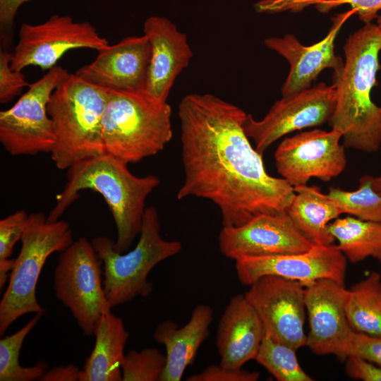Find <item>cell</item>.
Wrapping results in <instances>:
<instances>
[{
    "mask_svg": "<svg viewBox=\"0 0 381 381\" xmlns=\"http://www.w3.org/2000/svg\"><path fill=\"white\" fill-rule=\"evenodd\" d=\"M178 114L184 173L179 200L211 201L220 210L223 227L286 212L294 188L266 171L262 155L244 131L242 109L212 94L191 93L180 102Z\"/></svg>",
    "mask_w": 381,
    "mask_h": 381,
    "instance_id": "obj_1",
    "label": "cell"
},
{
    "mask_svg": "<svg viewBox=\"0 0 381 381\" xmlns=\"http://www.w3.org/2000/svg\"><path fill=\"white\" fill-rule=\"evenodd\" d=\"M381 28L372 23L350 35L344 47L342 69L333 73L335 107L329 120L343 145L366 152L381 145V107L370 97L379 70Z\"/></svg>",
    "mask_w": 381,
    "mask_h": 381,
    "instance_id": "obj_2",
    "label": "cell"
},
{
    "mask_svg": "<svg viewBox=\"0 0 381 381\" xmlns=\"http://www.w3.org/2000/svg\"><path fill=\"white\" fill-rule=\"evenodd\" d=\"M159 183V179L153 174L134 175L128 164L109 154L91 157L67 169L66 183L47 220H59L78 198L80 191L87 189L97 192L114 218L117 234L115 249L125 253L140 233L145 200Z\"/></svg>",
    "mask_w": 381,
    "mask_h": 381,
    "instance_id": "obj_3",
    "label": "cell"
},
{
    "mask_svg": "<svg viewBox=\"0 0 381 381\" xmlns=\"http://www.w3.org/2000/svg\"><path fill=\"white\" fill-rule=\"evenodd\" d=\"M110 90L70 73L54 90L47 104L56 143L51 157L59 169L105 154L102 121Z\"/></svg>",
    "mask_w": 381,
    "mask_h": 381,
    "instance_id": "obj_4",
    "label": "cell"
},
{
    "mask_svg": "<svg viewBox=\"0 0 381 381\" xmlns=\"http://www.w3.org/2000/svg\"><path fill=\"white\" fill-rule=\"evenodd\" d=\"M171 116L167 102L110 90L102 121L105 153L128 164L157 155L172 138Z\"/></svg>",
    "mask_w": 381,
    "mask_h": 381,
    "instance_id": "obj_5",
    "label": "cell"
},
{
    "mask_svg": "<svg viewBox=\"0 0 381 381\" xmlns=\"http://www.w3.org/2000/svg\"><path fill=\"white\" fill-rule=\"evenodd\" d=\"M91 242L102 260L103 288L111 308L137 296L147 298L152 290L147 280L150 271L182 249L181 242L162 237L158 212L153 206L145 210L139 240L131 250L116 251L115 241L106 236H96Z\"/></svg>",
    "mask_w": 381,
    "mask_h": 381,
    "instance_id": "obj_6",
    "label": "cell"
},
{
    "mask_svg": "<svg viewBox=\"0 0 381 381\" xmlns=\"http://www.w3.org/2000/svg\"><path fill=\"white\" fill-rule=\"evenodd\" d=\"M8 286L0 302V335L19 318L28 313L44 315L37 301L36 288L42 267L50 255L61 252L73 242L68 222H48L42 212L29 214Z\"/></svg>",
    "mask_w": 381,
    "mask_h": 381,
    "instance_id": "obj_7",
    "label": "cell"
},
{
    "mask_svg": "<svg viewBox=\"0 0 381 381\" xmlns=\"http://www.w3.org/2000/svg\"><path fill=\"white\" fill-rule=\"evenodd\" d=\"M60 253L54 272V291L83 334L91 336L102 315L111 309L102 282V260L85 237Z\"/></svg>",
    "mask_w": 381,
    "mask_h": 381,
    "instance_id": "obj_8",
    "label": "cell"
},
{
    "mask_svg": "<svg viewBox=\"0 0 381 381\" xmlns=\"http://www.w3.org/2000/svg\"><path fill=\"white\" fill-rule=\"evenodd\" d=\"M69 73L56 66L28 90L11 108L0 112V142L11 155L51 153L56 143L47 104L54 90Z\"/></svg>",
    "mask_w": 381,
    "mask_h": 381,
    "instance_id": "obj_9",
    "label": "cell"
},
{
    "mask_svg": "<svg viewBox=\"0 0 381 381\" xmlns=\"http://www.w3.org/2000/svg\"><path fill=\"white\" fill-rule=\"evenodd\" d=\"M109 45L90 23L74 22L68 16L55 14L40 24L21 25L18 42L11 52L10 67L20 71L30 66L49 70L69 50L99 52Z\"/></svg>",
    "mask_w": 381,
    "mask_h": 381,
    "instance_id": "obj_10",
    "label": "cell"
},
{
    "mask_svg": "<svg viewBox=\"0 0 381 381\" xmlns=\"http://www.w3.org/2000/svg\"><path fill=\"white\" fill-rule=\"evenodd\" d=\"M335 88L324 83L276 101L261 120L247 114L244 131L263 155L275 141L291 132L329 121L335 107Z\"/></svg>",
    "mask_w": 381,
    "mask_h": 381,
    "instance_id": "obj_11",
    "label": "cell"
},
{
    "mask_svg": "<svg viewBox=\"0 0 381 381\" xmlns=\"http://www.w3.org/2000/svg\"><path fill=\"white\" fill-rule=\"evenodd\" d=\"M341 133L332 129H313L284 138L274 153L282 178L294 187L306 186L311 178L328 181L345 169V147Z\"/></svg>",
    "mask_w": 381,
    "mask_h": 381,
    "instance_id": "obj_12",
    "label": "cell"
},
{
    "mask_svg": "<svg viewBox=\"0 0 381 381\" xmlns=\"http://www.w3.org/2000/svg\"><path fill=\"white\" fill-rule=\"evenodd\" d=\"M244 294L259 315L265 334L298 350L306 346L305 286L274 275H265Z\"/></svg>",
    "mask_w": 381,
    "mask_h": 381,
    "instance_id": "obj_13",
    "label": "cell"
},
{
    "mask_svg": "<svg viewBox=\"0 0 381 381\" xmlns=\"http://www.w3.org/2000/svg\"><path fill=\"white\" fill-rule=\"evenodd\" d=\"M235 262L237 277L244 285L265 275L297 281L305 286L324 279L345 284L347 259L334 244L315 245L298 253L245 257Z\"/></svg>",
    "mask_w": 381,
    "mask_h": 381,
    "instance_id": "obj_14",
    "label": "cell"
},
{
    "mask_svg": "<svg viewBox=\"0 0 381 381\" xmlns=\"http://www.w3.org/2000/svg\"><path fill=\"white\" fill-rule=\"evenodd\" d=\"M218 245L221 253L234 260L302 253L315 246L298 230L286 212L261 214L241 226L222 227Z\"/></svg>",
    "mask_w": 381,
    "mask_h": 381,
    "instance_id": "obj_15",
    "label": "cell"
},
{
    "mask_svg": "<svg viewBox=\"0 0 381 381\" xmlns=\"http://www.w3.org/2000/svg\"><path fill=\"white\" fill-rule=\"evenodd\" d=\"M345 284L319 279L305 286V302L310 331L306 346L315 354L339 358L353 331L347 319Z\"/></svg>",
    "mask_w": 381,
    "mask_h": 381,
    "instance_id": "obj_16",
    "label": "cell"
},
{
    "mask_svg": "<svg viewBox=\"0 0 381 381\" xmlns=\"http://www.w3.org/2000/svg\"><path fill=\"white\" fill-rule=\"evenodd\" d=\"M150 54L146 35L126 37L99 51L94 61L75 73L110 90L144 93Z\"/></svg>",
    "mask_w": 381,
    "mask_h": 381,
    "instance_id": "obj_17",
    "label": "cell"
},
{
    "mask_svg": "<svg viewBox=\"0 0 381 381\" xmlns=\"http://www.w3.org/2000/svg\"><path fill=\"white\" fill-rule=\"evenodd\" d=\"M355 11L336 16L332 26L321 41L311 45L303 46L293 35L283 37H269L264 43L269 49L284 57L290 65L289 73L282 88V97L288 96L310 87L312 82L325 68H332L333 73L343 68L344 61L334 52L336 37L344 22Z\"/></svg>",
    "mask_w": 381,
    "mask_h": 381,
    "instance_id": "obj_18",
    "label": "cell"
},
{
    "mask_svg": "<svg viewBox=\"0 0 381 381\" xmlns=\"http://www.w3.org/2000/svg\"><path fill=\"white\" fill-rule=\"evenodd\" d=\"M143 32L151 48L144 94L167 102L176 78L188 66L193 53L186 34L166 18L149 17L144 23Z\"/></svg>",
    "mask_w": 381,
    "mask_h": 381,
    "instance_id": "obj_19",
    "label": "cell"
},
{
    "mask_svg": "<svg viewBox=\"0 0 381 381\" xmlns=\"http://www.w3.org/2000/svg\"><path fill=\"white\" fill-rule=\"evenodd\" d=\"M265 335L262 322L244 294L234 295L229 299L217 328L219 365L226 368H241L255 358Z\"/></svg>",
    "mask_w": 381,
    "mask_h": 381,
    "instance_id": "obj_20",
    "label": "cell"
},
{
    "mask_svg": "<svg viewBox=\"0 0 381 381\" xmlns=\"http://www.w3.org/2000/svg\"><path fill=\"white\" fill-rule=\"evenodd\" d=\"M213 319V310L207 304H198L192 311L188 322L179 327L171 320L159 322L154 339L166 349V365L159 381H180L188 365L207 338Z\"/></svg>",
    "mask_w": 381,
    "mask_h": 381,
    "instance_id": "obj_21",
    "label": "cell"
},
{
    "mask_svg": "<svg viewBox=\"0 0 381 381\" xmlns=\"http://www.w3.org/2000/svg\"><path fill=\"white\" fill-rule=\"evenodd\" d=\"M95 346L80 370L78 381H122L121 366L129 334L122 318L104 313L94 332Z\"/></svg>",
    "mask_w": 381,
    "mask_h": 381,
    "instance_id": "obj_22",
    "label": "cell"
},
{
    "mask_svg": "<svg viewBox=\"0 0 381 381\" xmlns=\"http://www.w3.org/2000/svg\"><path fill=\"white\" fill-rule=\"evenodd\" d=\"M294 191L286 212L295 226L314 245L333 244L328 225L343 214L335 201L315 186L294 187Z\"/></svg>",
    "mask_w": 381,
    "mask_h": 381,
    "instance_id": "obj_23",
    "label": "cell"
},
{
    "mask_svg": "<svg viewBox=\"0 0 381 381\" xmlns=\"http://www.w3.org/2000/svg\"><path fill=\"white\" fill-rule=\"evenodd\" d=\"M328 229L338 241L337 248L351 262L372 258L381 264V222L349 216L337 218Z\"/></svg>",
    "mask_w": 381,
    "mask_h": 381,
    "instance_id": "obj_24",
    "label": "cell"
},
{
    "mask_svg": "<svg viewBox=\"0 0 381 381\" xmlns=\"http://www.w3.org/2000/svg\"><path fill=\"white\" fill-rule=\"evenodd\" d=\"M345 309L351 329L381 336V275L372 272L347 289Z\"/></svg>",
    "mask_w": 381,
    "mask_h": 381,
    "instance_id": "obj_25",
    "label": "cell"
},
{
    "mask_svg": "<svg viewBox=\"0 0 381 381\" xmlns=\"http://www.w3.org/2000/svg\"><path fill=\"white\" fill-rule=\"evenodd\" d=\"M42 316V314H35L20 329L0 339V381L40 380L48 370L49 365L44 361L30 367H23L19 363L23 343Z\"/></svg>",
    "mask_w": 381,
    "mask_h": 381,
    "instance_id": "obj_26",
    "label": "cell"
},
{
    "mask_svg": "<svg viewBox=\"0 0 381 381\" xmlns=\"http://www.w3.org/2000/svg\"><path fill=\"white\" fill-rule=\"evenodd\" d=\"M296 351L265 334L255 360L278 381L314 380L301 366Z\"/></svg>",
    "mask_w": 381,
    "mask_h": 381,
    "instance_id": "obj_27",
    "label": "cell"
},
{
    "mask_svg": "<svg viewBox=\"0 0 381 381\" xmlns=\"http://www.w3.org/2000/svg\"><path fill=\"white\" fill-rule=\"evenodd\" d=\"M328 195L343 214L363 220L381 222V195L373 188L369 175L363 176L359 179V186L355 190L332 188Z\"/></svg>",
    "mask_w": 381,
    "mask_h": 381,
    "instance_id": "obj_28",
    "label": "cell"
},
{
    "mask_svg": "<svg viewBox=\"0 0 381 381\" xmlns=\"http://www.w3.org/2000/svg\"><path fill=\"white\" fill-rule=\"evenodd\" d=\"M166 361V355L155 347L131 350L121 366L122 381H159Z\"/></svg>",
    "mask_w": 381,
    "mask_h": 381,
    "instance_id": "obj_29",
    "label": "cell"
},
{
    "mask_svg": "<svg viewBox=\"0 0 381 381\" xmlns=\"http://www.w3.org/2000/svg\"><path fill=\"white\" fill-rule=\"evenodd\" d=\"M29 214L24 210H18L0 221V262L8 260L15 244L23 236Z\"/></svg>",
    "mask_w": 381,
    "mask_h": 381,
    "instance_id": "obj_30",
    "label": "cell"
},
{
    "mask_svg": "<svg viewBox=\"0 0 381 381\" xmlns=\"http://www.w3.org/2000/svg\"><path fill=\"white\" fill-rule=\"evenodd\" d=\"M356 356L381 366V336H373L353 331L339 356L345 359Z\"/></svg>",
    "mask_w": 381,
    "mask_h": 381,
    "instance_id": "obj_31",
    "label": "cell"
},
{
    "mask_svg": "<svg viewBox=\"0 0 381 381\" xmlns=\"http://www.w3.org/2000/svg\"><path fill=\"white\" fill-rule=\"evenodd\" d=\"M11 52L0 50V103L6 104L19 95L24 87L30 83L20 71L12 70L10 67Z\"/></svg>",
    "mask_w": 381,
    "mask_h": 381,
    "instance_id": "obj_32",
    "label": "cell"
},
{
    "mask_svg": "<svg viewBox=\"0 0 381 381\" xmlns=\"http://www.w3.org/2000/svg\"><path fill=\"white\" fill-rule=\"evenodd\" d=\"M260 374L241 368H226L220 365H211L201 372L188 377L187 381H256Z\"/></svg>",
    "mask_w": 381,
    "mask_h": 381,
    "instance_id": "obj_33",
    "label": "cell"
},
{
    "mask_svg": "<svg viewBox=\"0 0 381 381\" xmlns=\"http://www.w3.org/2000/svg\"><path fill=\"white\" fill-rule=\"evenodd\" d=\"M343 4L349 5L365 24L377 18V13L381 11V0H319L316 8L320 12L326 13Z\"/></svg>",
    "mask_w": 381,
    "mask_h": 381,
    "instance_id": "obj_34",
    "label": "cell"
},
{
    "mask_svg": "<svg viewBox=\"0 0 381 381\" xmlns=\"http://www.w3.org/2000/svg\"><path fill=\"white\" fill-rule=\"evenodd\" d=\"M30 0H0V36L3 49L12 44L15 19L20 7Z\"/></svg>",
    "mask_w": 381,
    "mask_h": 381,
    "instance_id": "obj_35",
    "label": "cell"
},
{
    "mask_svg": "<svg viewBox=\"0 0 381 381\" xmlns=\"http://www.w3.org/2000/svg\"><path fill=\"white\" fill-rule=\"evenodd\" d=\"M344 360L348 377L363 381H381V366L356 356H349Z\"/></svg>",
    "mask_w": 381,
    "mask_h": 381,
    "instance_id": "obj_36",
    "label": "cell"
},
{
    "mask_svg": "<svg viewBox=\"0 0 381 381\" xmlns=\"http://www.w3.org/2000/svg\"><path fill=\"white\" fill-rule=\"evenodd\" d=\"M319 0H260L254 7L260 13H278L284 11L299 12Z\"/></svg>",
    "mask_w": 381,
    "mask_h": 381,
    "instance_id": "obj_37",
    "label": "cell"
},
{
    "mask_svg": "<svg viewBox=\"0 0 381 381\" xmlns=\"http://www.w3.org/2000/svg\"><path fill=\"white\" fill-rule=\"evenodd\" d=\"M80 369L72 364L59 365L47 370L40 377L41 381H78Z\"/></svg>",
    "mask_w": 381,
    "mask_h": 381,
    "instance_id": "obj_38",
    "label": "cell"
},
{
    "mask_svg": "<svg viewBox=\"0 0 381 381\" xmlns=\"http://www.w3.org/2000/svg\"><path fill=\"white\" fill-rule=\"evenodd\" d=\"M369 179L373 188L380 195H381V176H369Z\"/></svg>",
    "mask_w": 381,
    "mask_h": 381,
    "instance_id": "obj_39",
    "label": "cell"
},
{
    "mask_svg": "<svg viewBox=\"0 0 381 381\" xmlns=\"http://www.w3.org/2000/svg\"><path fill=\"white\" fill-rule=\"evenodd\" d=\"M377 25L381 28V15L377 18Z\"/></svg>",
    "mask_w": 381,
    "mask_h": 381,
    "instance_id": "obj_40",
    "label": "cell"
}]
</instances>
